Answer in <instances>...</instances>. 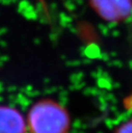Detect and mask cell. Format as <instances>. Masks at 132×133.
<instances>
[{
    "instance_id": "obj_1",
    "label": "cell",
    "mask_w": 132,
    "mask_h": 133,
    "mask_svg": "<svg viewBox=\"0 0 132 133\" xmlns=\"http://www.w3.org/2000/svg\"><path fill=\"white\" fill-rule=\"evenodd\" d=\"M27 125L29 133H69L71 120L63 105L46 99L32 106L27 114Z\"/></svg>"
},
{
    "instance_id": "obj_2",
    "label": "cell",
    "mask_w": 132,
    "mask_h": 133,
    "mask_svg": "<svg viewBox=\"0 0 132 133\" xmlns=\"http://www.w3.org/2000/svg\"><path fill=\"white\" fill-rule=\"evenodd\" d=\"M90 4L95 12L107 22L124 21L132 14V0H90Z\"/></svg>"
},
{
    "instance_id": "obj_3",
    "label": "cell",
    "mask_w": 132,
    "mask_h": 133,
    "mask_svg": "<svg viewBox=\"0 0 132 133\" xmlns=\"http://www.w3.org/2000/svg\"><path fill=\"white\" fill-rule=\"evenodd\" d=\"M27 119L12 107L0 105V133H27Z\"/></svg>"
},
{
    "instance_id": "obj_4",
    "label": "cell",
    "mask_w": 132,
    "mask_h": 133,
    "mask_svg": "<svg viewBox=\"0 0 132 133\" xmlns=\"http://www.w3.org/2000/svg\"><path fill=\"white\" fill-rule=\"evenodd\" d=\"M114 133H132V119L126 121L119 125Z\"/></svg>"
}]
</instances>
